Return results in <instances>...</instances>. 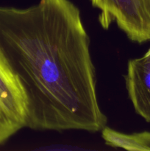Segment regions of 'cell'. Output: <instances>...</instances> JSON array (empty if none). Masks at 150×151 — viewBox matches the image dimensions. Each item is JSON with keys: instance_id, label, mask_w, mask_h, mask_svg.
Masks as SVG:
<instances>
[{"instance_id": "6da1fadb", "label": "cell", "mask_w": 150, "mask_h": 151, "mask_svg": "<svg viewBox=\"0 0 150 151\" xmlns=\"http://www.w3.org/2000/svg\"><path fill=\"white\" fill-rule=\"evenodd\" d=\"M0 47L24 92L25 128L90 133L105 128L89 35L71 1L0 6Z\"/></svg>"}, {"instance_id": "7a4b0ae2", "label": "cell", "mask_w": 150, "mask_h": 151, "mask_svg": "<svg viewBox=\"0 0 150 151\" xmlns=\"http://www.w3.org/2000/svg\"><path fill=\"white\" fill-rule=\"evenodd\" d=\"M99 10V22L108 29L113 24L130 41L142 44L150 41V0H91Z\"/></svg>"}, {"instance_id": "3957f363", "label": "cell", "mask_w": 150, "mask_h": 151, "mask_svg": "<svg viewBox=\"0 0 150 151\" xmlns=\"http://www.w3.org/2000/svg\"><path fill=\"white\" fill-rule=\"evenodd\" d=\"M125 84L135 112L150 122V49L143 57L129 60Z\"/></svg>"}, {"instance_id": "277c9868", "label": "cell", "mask_w": 150, "mask_h": 151, "mask_svg": "<svg viewBox=\"0 0 150 151\" xmlns=\"http://www.w3.org/2000/svg\"><path fill=\"white\" fill-rule=\"evenodd\" d=\"M0 103L7 113L25 128L26 103L19 79L0 47Z\"/></svg>"}, {"instance_id": "5b68a950", "label": "cell", "mask_w": 150, "mask_h": 151, "mask_svg": "<svg viewBox=\"0 0 150 151\" xmlns=\"http://www.w3.org/2000/svg\"><path fill=\"white\" fill-rule=\"evenodd\" d=\"M101 137L107 145L126 150H150V132L125 134L106 126Z\"/></svg>"}, {"instance_id": "8992f818", "label": "cell", "mask_w": 150, "mask_h": 151, "mask_svg": "<svg viewBox=\"0 0 150 151\" xmlns=\"http://www.w3.org/2000/svg\"><path fill=\"white\" fill-rule=\"evenodd\" d=\"M22 128H23L7 113L0 103V145L7 141Z\"/></svg>"}]
</instances>
